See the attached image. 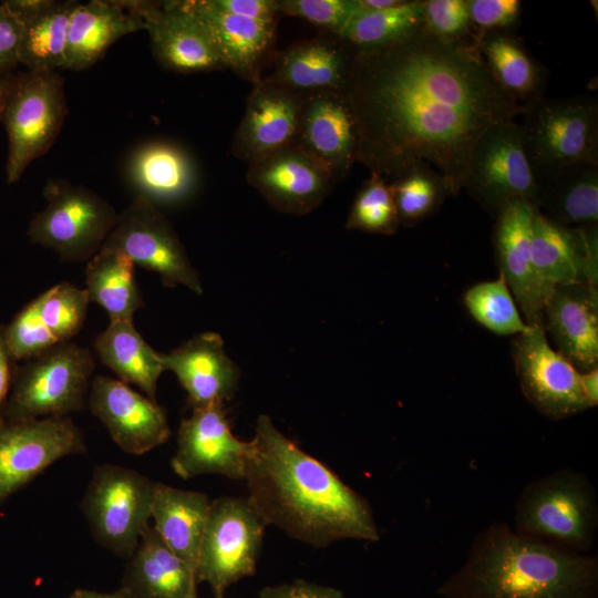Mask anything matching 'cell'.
I'll return each mask as SVG.
<instances>
[{"instance_id":"cell-43","label":"cell","mask_w":598,"mask_h":598,"mask_svg":"<svg viewBox=\"0 0 598 598\" xmlns=\"http://www.w3.org/2000/svg\"><path fill=\"white\" fill-rule=\"evenodd\" d=\"M467 0H424L423 30L445 42H467L471 35Z\"/></svg>"},{"instance_id":"cell-13","label":"cell","mask_w":598,"mask_h":598,"mask_svg":"<svg viewBox=\"0 0 598 598\" xmlns=\"http://www.w3.org/2000/svg\"><path fill=\"white\" fill-rule=\"evenodd\" d=\"M85 452L82 431L69 416H0V504L56 461Z\"/></svg>"},{"instance_id":"cell-16","label":"cell","mask_w":598,"mask_h":598,"mask_svg":"<svg viewBox=\"0 0 598 598\" xmlns=\"http://www.w3.org/2000/svg\"><path fill=\"white\" fill-rule=\"evenodd\" d=\"M246 179L276 210L296 216L318 208L337 184L296 142L248 165Z\"/></svg>"},{"instance_id":"cell-40","label":"cell","mask_w":598,"mask_h":598,"mask_svg":"<svg viewBox=\"0 0 598 598\" xmlns=\"http://www.w3.org/2000/svg\"><path fill=\"white\" fill-rule=\"evenodd\" d=\"M33 300L41 320L60 342L71 341L82 329L90 303L86 289L62 281Z\"/></svg>"},{"instance_id":"cell-33","label":"cell","mask_w":598,"mask_h":598,"mask_svg":"<svg viewBox=\"0 0 598 598\" xmlns=\"http://www.w3.org/2000/svg\"><path fill=\"white\" fill-rule=\"evenodd\" d=\"M93 348L101 362L121 381L136 385L156 401L157 382L165 371L162 353L143 339L133 320L110 321L95 338Z\"/></svg>"},{"instance_id":"cell-11","label":"cell","mask_w":598,"mask_h":598,"mask_svg":"<svg viewBox=\"0 0 598 598\" xmlns=\"http://www.w3.org/2000/svg\"><path fill=\"white\" fill-rule=\"evenodd\" d=\"M494 218L509 204L536 205V179L515 120L488 128L476 142L463 187Z\"/></svg>"},{"instance_id":"cell-45","label":"cell","mask_w":598,"mask_h":598,"mask_svg":"<svg viewBox=\"0 0 598 598\" xmlns=\"http://www.w3.org/2000/svg\"><path fill=\"white\" fill-rule=\"evenodd\" d=\"M23 22L8 4L0 2V74L14 72L20 65Z\"/></svg>"},{"instance_id":"cell-17","label":"cell","mask_w":598,"mask_h":598,"mask_svg":"<svg viewBox=\"0 0 598 598\" xmlns=\"http://www.w3.org/2000/svg\"><path fill=\"white\" fill-rule=\"evenodd\" d=\"M89 405L125 453H147L171 435L165 410L121 380L105 375L93 378Z\"/></svg>"},{"instance_id":"cell-1","label":"cell","mask_w":598,"mask_h":598,"mask_svg":"<svg viewBox=\"0 0 598 598\" xmlns=\"http://www.w3.org/2000/svg\"><path fill=\"white\" fill-rule=\"evenodd\" d=\"M343 92L357 127V163L389 182L423 162L453 195L480 137L522 111L493 78L476 39L445 42L424 30L355 50Z\"/></svg>"},{"instance_id":"cell-49","label":"cell","mask_w":598,"mask_h":598,"mask_svg":"<svg viewBox=\"0 0 598 598\" xmlns=\"http://www.w3.org/2000/svg\"><path fill=\"white\" fill-rule=\"evenodd\" d=\"M580 385L589 409L598 404V367L580 372Z\"/></svg>"},{"instance_id":"cell-3","label":"cell","mask_w":598,"mask_h":598,"mask_svg":"<svg viewBox=\"0 0 598 598\" xmlns=\"http://www.w3.org/2000/svg\"><path fill=\"white\" fill-rule=\"evenodd\" d=\"M437 591L444 598H598V558L551 548L495 522Z\"/></svg>"},{"instance_id":"cell-15","label":"cell","mask_w":598,"mask_h":598,"mask_svg":"<svg viewBox=\"0 0 598 598\" xmlns=\"http://www.w3.org/2000/svg\"><path fill=\"white\" fill-rule=\"evenodd\" d=\"M250 442L237 439L227 419L224 402L194 408L177 432L173 471L182 478L220 474L244 480Z\"/></svg>"},{"instance_id":"cell-41","label":"cell","mask_w":598,"mask_h":598,"mask_svg":"<svg viewBox=\"0 0 598 598\" xmlns=\"http://www.w3.org/2000/svg\"><path fill=\"white\" fill-rule=\"evenodd\" d=\"M4 337L17 362H24L61 343L41 320L34 300L27 303L4 326Z\"/></svg>"},{"instance_id":"cell-21","label":"cell","mask_w":598,"mask_h":598,"mask_svg":"<svg viewBox=\"0 0 598 598\" xmlns=\"http://www.w3.org/2000/svg\"><path fill=\"white\" fill-rule=\"evenodd\" d=\"M302 94L261 78L252 84L231 152L250 165L295 142Z\"/></svg>"},{"instance_id":"cell-27","label":"cell","mask_w":598,"mask_h":598,"mask_svg":"<svg viewBox=\"0 0 598 598\" xmlns=\"http://www.w3.org/2000/svg\"><path fill=\"white\" fill-rule=\"evenodd\" d=\"M130 184L156 206L182 203L196 192L199 175L193 156L169 141H148L136 147L126 163Z\"/></svg>"},{"instance_id":"cell-51","label":"cell","mask_w":598,"mask_h":598,"mask_svg":"<svg viewBox=\"0 0 598 598\" xmlns=\"http://www.w3.org/2000/svg\"><path fill=\"white\" fill-rule=\"evenodd\" d=\"M68 598H131L123 590L114 592H101L90 589H76Z\"/></svg>"},{"instance_id":"cell-19","label":"cell","mask_w":598,"mask_h":598,"mask_svg":"<svg viewBox=\"0 0 598 598\" xmlns=\"http://www.w3.org/2000/svg\"><path fill=\"white\" fill-rule=\"evenodd\" d=\"M141 16L156 61L178 73L226 69L208 34L179 2L130 0Z\"/></svg>"},{"instance_id":"cell-52","label":"cell","mask_w":598,"mask_h":598,"mask_svg":"<svg viewBox=\"0 0 598 598\" xmlns=\"http://www.w3.org/2000/svg\"><path fill=\"white\" fill-rule=\"evenodd\" d=\"M401 1L402 0H359L360 4L365 11L386 9L399 4Z\"/></svg>"},{"instance_id":"cell-47","label":"cell","mask_w":598,"mask_h":598,"mask_svg":"<svg viewBox=\"0 0 598 598\" xmlns=\"http://www.w3.org/2000/svg\"><path fill=\"white\" fill-rule=\"evenodd\" d=\"M259 598H344V596L332 587L295 580L279 586L265 587L260 591Z\"/></svg>"},{"instance_id":"cell-7","label":"cell","mask_w":598,"mask_h":598,"mask_svg":"<svg viewBox=\"0 0 598 598\" xmlns=\"http://www.w3.org/2000/svg\"><path fill=\"white\" fill-rule=\"evenodd\" d=\"M45 206L31 219V243L55 251L68 262L89 261L100 251L118 214L93 190L64 179L43 187Z\"/></svg>"},{"instance_id":"cell-44","label":"cell","mask_w":598,"mask_h":598,"mask_svg":"<svg viewBox=\"0 0 598 598\" xmlns=\"http://www.w3.org/2000/svg\"><path fill=\"white\" fill-rule=\"evenodd\" d=\"M471 24L484 32L513 25L519 16L518 0H467Z\"/></svg>"},{"instance_id":"cell-29","label":"cell","mask_w":598,"mask_h":598,"mask_svg":"<svg viewBox=\"0 0 598 598\" xmlns=\"http://www.w3.org/2000/svg\"><path fill=\"white\" fill-rule=\"evenodd\" d=\"M141 30L144 21L130 1L78 2L70 18L64 69H89L115 41Z\"/></svg>"},{"instance_id":"cell-46","label":"cell","mask_w":598,"mask_h":598,"mask_svg":"<svg viewBox=\"0 0 598 598\" xmlns=\"http://www.w3.org/2000/svg\"><path fill=\"white\" fill-rule=\"evenodd\" d=\"M207 2L218 11L260 21H277L280 16L278 0H207Z\"/></svg>"},{"instance_id":"cell-32","label":"cell","mask_w":598,"mask_h":598,"mask_svg":"<svg viewBox=\"0 0 598 598\" xmlns=\"http://www.w3.org/2000/svg\"><path fill=\"white\" fill-rule=\"evenodd\" d=\"M210 503L204 493L155 482L152 526L162 540L195 571Z\"/></svg>"},{"instance_id":"cell-23","label":"cell","mask_w":598,"mask_h":598,"mask_svg":"<svg viewBox=\"0 0 598 598\" xmlns=\"http://www.w3.org/2000/svg\"><path fill=\"white\" fill-rule=\"evenodd\" d=\"M542 327L554 349L575 368L598 367V289L595 285L556 286L545 306Z\"/></svg>"},{"instance_id":"cell-37","label":"cell","mask_w":598,"mask_h":598,"mask_svg":"<svg viewBox=\"0 0 598 598\" xmlns=\"http://www.w3.org/2000/svg\"><path fill=\"white\" fill-rule=\"evenodd\" d=\"M400 225L413 227L453 195L445 178L426 163L409 166L389 181Z\"/></svg>"},{"instance_id":"cell-31","label":"cell","mask_w":598,"mask_h":598,"mask_svg":"<svg viewBox=\"0 0 598 598\" xmlns=\"http://www.w3.org/2000/svg\"><path fill=\"white\" fill-rule=\"evenodd\" d=\"M23 22L20 65L27 71L64 69L70 18L78 1L7 0Z\"/></svg>"},{"instance_id":"cell-42","label":"cell","mask_w":598,"mask_h":598,"mask_svg":"<svg viewBox=\"0 0 598 598\" xmlns=\"http://www.w3.org/2000/svg\"><path fill=\"white\" fill-rule=\"evenodd\" d=\"M279 13L305 19L323 32L340 34L346 25L364 11L359 0H278Z\"/></svg>"},{"instance_id":"cell-14","label":"cell","mask_w":598,"mask_h":598,"mask_svg":"<svg viewBox=\"0 0 598 598\" xmlns=\"http://www.w3.org/2000/svg\"><path fill=\"white\" fill-rule=\"evenodd\" d=\"M512 354L522 392L540 414L557 421L589 409L580 371L550 346L542 326L517 336Z\"/></svg>"},{"instance_id":"cell-4","label":"cell","mask_w":598,"mask_h":598,"mask_svg":"<svg viewBox=\"0 0 598 598\" xmlns=\"http://www.w3.org/2000/svg\"><path fill=\"white\" fill-rule=\"evenodd\" d=\"M515 532L573 554L592 548L598 529L597 491L587 475L561 468L528 483L514 506Z\"/></svg>"},{"instance_id":"cell-50","label":"cell","mask_w":598,"mask_h":598,"mask_svg":"<svg viewBox=\"0 0 598 598\" xmlns=\"http://www.w3.org/2000/svg\"><path fill=\"white\" fill-rule=\"evenodd\" d=\"M17 73L0 74V121L3 118L9 95L14 85Z\"/></svg>"},{"instance_id":"cell-36","label":"cell","mask_w":598,"mask_h":598,"mask_svg":"<svg viewBox=\"0 0 598 598\" xmlns=\"http://www.w3.org/2000/svg\"><path fill=\"white\" fill-rule=\"evenodd\" d=\"M424 0H402L393 7L362 11L340 32L355 50L389 47L423 30Z\"/></svg>"},{"instance_id":"cell-9","label":"cell","mask_w":598,"mask_h":598,"mask_svg":"<svg viewBox=\"0 0 598 598\" xmlns=\"http://www.w3.org/2000/svg\"><path fill=\"white\" fill-rule=\"evenodd\" d=\"M66 114L64 81L56 71L17 73L2 118L9 142L8 184L17 183L31 162L50 150Z\"/></svg>"},{"instance_id":"cell-8","label":"cell","mask_w":598,"mask_h":598,"mask_svg":"<svg viewBox=\"0 0 598 598\" xmlns=\"http://www.w3.org/2000/svg\"><path fill=\"white\" fill-rule=\"evenodd\" d=\"M155 482L115 464L95 466L81 501L94 540L121 558H130L150 525Z\"/></svg>"},{"instance_id":"cell-25","label":"cell","mask_w":598,"mask_h":598,"mask_svg":"<svg viewBox=\"0 0 598 598\" xmlns=\"http://www.w3.org/2000/svg\"><path fill=\"white\" fill-rule=\"evenodd\" d=\"M165 371H172L187 393L192 408L230 400L239 370L227 355L218 333L195 336L168 353H162Z\"/></svg>"},{"instance_id":"cell-35","label":"cell","mask_w":598,"mask_h":598,"mask_svg":"<svg viewBox=\"0 0 598 598\" xmlns=\"http://www.w3.org/2000/svg\"><path fill=\"white\" fill-rule=\"evenodd\" d=\"M86 291L90 302L100 305L110 321L133 320L143 307L134 277V264L123 252L102 247L85 268Z\"/></svg>"},{"instance_id":"cell-38","label":"cell","mask_w":598,"mask_h":598,"mask_svg":"<svg viewBox=\"0 0 598 598\" xmlns=\"http://www.w3.org/2000/svg\"><path fill=\"white\" fill-rule=\"evenodd\" d=\"M463 301L471 317L495 334L519 336L530 328L522 317L502 275L497 279L470 287Z\"/></svg>"},{"instance_id":"cell-12","label":"cell","mask_w":598,"mask_h":598,"mask_svg":"<svg viewBox=\"0 0 598 598\" xmlns=\"http://www.w3.org/2000/svg\"><path fill=\"white\" fill-rule=\"evenodd\" d=\"M102 247L118 250L134 265L159 275L165 287L184 286L197 295L203 286L197 270L168 219L157 206L136 195L118 214Z\"/></svg>"},{"instance_id":"cell-34","label":"cell","mask_w":598,"mask_h":598,"mask_svg":"<svg viewBox=\"0 0 598 598\" xmlns=\"http://www.w3.org/2000/svg\"><path fill=\"white\" fill-rule=\"evenodd\" d=\"M476 44L493 78L518 103L543 95L546 72L517 39L488 31L476 38Z\"/></svg>"},{"instance_id":"cell-53","label":"cell","mask_w":598,"mask_h":598,"mask_svg":"<svg viewBox=\"0 0 598 598\" xmlns=\"http://www.w3.org/2000/svg\"><path fill=\"white\" fill-rule=\"evenodd\" d=\"M198 598V597H197Z\"/></svg>"},{"instance_id":"cell-18","label":"cell","mask_w":598,"mask_h":598,"mask_svg":"<svg viewBox=\"0 0 598 598\" xmlns=\"http://www.w3.org/2000/svg\"><path fill=\"white\" fill-rule=\"evenodd\" d=\"M534 210L535 207L527 202L509 204L495 217L493 234L499 275L530 327L542 326L545 306L555 288L540 278L533 264L530 233Z\"/></svg>"},{"instance_id":"cell-30","label":"cell","mask_w":598,"mask_h":598,"mask_svg":"<svg viewBox=\"0 0 598 598\" xmlns=\"http://www.w3.org/2000/svg\"><path fill=\"white\" fill-rule=\"evenodd\" d=\"M534 175L535 208L544 216L568 228H598V165L578 163Z\"/></svg>"},{"instance_id":"cell-39","label":"cell","mask_w":598,"mask_h":598,"mask_svg":"<svg viewBox=\"0 0 598 598\" xmlns=\"http://www.w3.org/2000/svg\"><path fill=\"white\" fill-rule=\"evenodd\" d=\"M400 226L389 182L381 175L371 173L353 199L346 228L392 235Z\"/></svg>"},{"instance_id":"cell-24","label":"cell","mask_w":598,"mask_h":598,"mask_svg":"<svg viewBox=\"0 0 598 598\" xmlns=\"http://www.w3.org/2000/svg\"><path fill=\"white\" fill-rule=\"evenodd\" d=\"M355 49L339 34L322 32L275 56L274 70L262 78L298 93L344 91Z\"/></svg>"},{"instance_id":"cell-28","label":"cell","mask_w":598,"mask_h":598,"mask_svg":"<svg viewBox=\"0 0 598 598\" xmlns=\"http://www.w3.org/2000/svg\"><path fill=\"white\" fill-rule=\"evenodd\" d=\"M196 571L150 524L128 558L121 590L131 598H197Z\"/></svg>"},{"instance_id":"cell-26","label":"cell","mask_w":598,"mask_h":598,"mask_svg":"<svg viewBox=\"0 0 598 598\" xmlns=\"http://www.w3.org/2000/svg\"><path fill=\"white\" fill-rule=\"evenodd\" d=\"M179 2L203 25L226 69L252 84L261 80V66L272 44L277 21L225 13L207 0Z\"/></svg>"},{"instance_id":"cell-20","label":"cell","mask_w":598,"mask_h":598,"mask_svg":"<svg viewBox=\"0 0 598 598\" xmlns=\"http://www.w3.org/2000/svg\"><path fill=\"white\" fill-rule=\"evenodd\" d=\"M318 159L336 183L350 172L358 157V134L343 91L302 93L300 120L295 140Z\"/></svg>"},{"instance_id":"cell-6","label":"cell","mask_w":598,"mask_h":598,"mask_svg":"<svg viewBox=\"0 0 598 598\" xmlns=\"http://www.w3.org/2000/svg\"><path fill=\"white\" fill-rule=\"evenodd\" d=\"M524 150L533 172L598 165V103L591 95L545 97L522 105Z\"/></svg>"},{"instance_id":"cell-5","label":"cell","mask_w":598,"mask_h":598,"mask_svg":"<svg viewBox=\"0 0 598 598\" xmlns=\"http://www.w3.org/2000/svg\"><path fill=\"white\" fill-rule=\"evenodd\" d=\"M95 361L91 351L71 341L58 343L18 365L2 411L7 420L62 417L81 411Z\"/></svg>"},{"instance_id":"cell-2","label":"cell","mask_w":598,"mask_h":598,"mask_svg":"<svg viewBox=\"0 0 598 598\" xmlns=\"http://www.w3.org/2000/svg\"><path fill=\"white\" fill-rule=\"evenodd\" d=\"M246 463L252 507L267 525L321 548L340 539L378 542L369 502L261 414Z\"/></svg>"},{"instance_id":"cell-22","label":"cell","mask_w":598,"mask_h":598,"mask_svg":"<svg viewBox=\"0 0 598 598\" xmlns=\"http://www.w3.org/2000/svg\"><path fill=\"white\" fill-rule=\"evenodd\" d=\"M598 229V228H597ZM559 225L535 208L530 252L535 269L548 285L598 283V231Z\"/></svg>"},{"instance_id":"cell-10","label":"cell","mask_w":598,"mask_h":598,"mask_svg":"<svg viewBox=\"0 0 598 598\" xmlns=\"http://www.w3.org/2000/svg\"><path fill=\"white\" fill-rule=\"evenodd\" d=\"M267 524L248 498L219 497L210 508L196 564L197 582H206L215 598L256 571Z\"/></svg>"},{"instance_id":"cell-48","label":"cell","mask_w":598,"mask_h":598,"mask_svg":"<svg viewBox=\"0 0 598 598\" xmlns=\"http://www.w3.org/2000/svg\"><path fill=\"white\" fill-rule=\"evenodd\" d=\"M18 362L11 355L4 337V326L0 324V416L10 394Z\"/></svg>"}]
</instances>
